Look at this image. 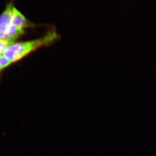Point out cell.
Here are the masks:
<instances>
[{"label": "cell", "mask_w": 156, "mask_h": 156, "mask_svg": "<svg viewBox=\"0 0 156 156\" xmlns=\"http://www.w3.org/2000/svg\"><path fill=\"white\" fill-rule=\"evenodd\" d=\"M59 38L58 34L52 29L40 39L27 42L14 43L7 48L3 54L11 63L15 62L39 48L51 45Z\"/></svg>", "instance_id": "obj_1"}, {"label": "cell", "mask_w": 156, "mask_h": 156, "mask_svg": "<svg viewBox=\"0 0 156 156\" xmlns=\"http://www.w3.org/2000/svg\"><path fill=\"white\" fill-rule=\"evenodd\" d=\"M24 33L23 29L10 24L0 31V40L9 41L14 42L18 37Z\"/></svg>", "instance_id": "obj_2"}, {"label": "cell", "mask_w": 156, "mask_h": 156, "mask_svg": "<svg viewBox=\"0 0 156 156\" xmlns=\"http://www.w3.org/2000/svg\"><path fill=\"white\" fill-rule=\"evenodd\" d=\"M14 8V7L12 4L8 5L6 10L0 16V31L11 24Z\"/></svg>", "instance_id": "obj_3"}, {"label": "cell", "mask_w": 156, "mask_h": 156, "mask_svg": "<svg viewBox=\"0 0 156 156\" xmlns=\"http://www.w3.org/2000/svg\"><path fill=\"white\" fill-rule=\"evenodd\" d=\"M11 24L21 28L30 27V24L26 17L15 7L14 8L13 14L12 16Z\"/></svg>", "instance_id": "obj_4"}, {"label": "cell", "mask_w": 156, "mask_h": 156, "mask_svg": "<svg viewBox=\"0 0 156 156\" xmlns=\"http://www.w3.org/2000/svg\"><path fill=\"white\" fill-rule=\"evenodd\" d=\"M11 62L3 54L0 55V72L7 68Z\"/></svg>", "instance_id": "obj_5"}, {"label": "cell", "mask_w": 156, "mask_h": 156, "mask_svg": "<svg viewBox=\"0 0 156 156\" xmlns=\"http://www.w3.org/2000/svg\"><path fill=\"white\" fill-rule=\"evenodd\" d=\"M14 42L9 41L0 40V55L3 54L8 47Z\"/></svg>", "instance_id": "obj_6"}]
</instances>
